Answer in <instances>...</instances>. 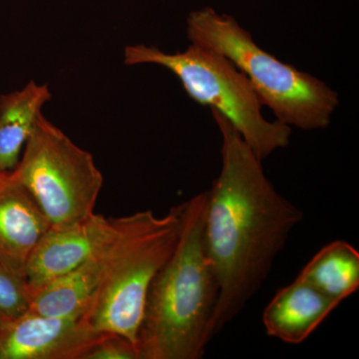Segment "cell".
<instances>
[{
	"mask_svg": "<svg viewBox=\"0 0 359 359\" xmlns=\"http://www.w3.org/2000/svg\"><path fill=\"white\" fill-rule=\"evenodd\" d=\"M212 114L222 135L221 172L207 191L205 218L219 287L214 339L261 289L304 214L276 190L238 130L217 111Z\"/></svg>",
	"mask_w": 359,
	"mask_h": 359,
	"instance_id": "1",
	"label": "cell"
},
{
	"mask_svg": "<svg viewBox=\"0 0 359 359\" xmlns=\"http://www.w3.org/2000/svg\"><path fill=\"white\" fill-rule=\"evenodd\" d=\"M205 208L207 191L183 203L178 242L146 297L138 359H201L212 339L219 287L205 245Z\"/></svg>",
	"mask_w": 359,
	"mask_h": 359,
	"instance_id": "2",
	"label": "cell"
},
{
	"mask_svg": "<svg viewBox=\"0 0 359 359\" xmlns=\"http://www.w3.org/2000/svg\"><path fill=\"white\" fill-rule=\"evenodd\" d=\"M187 36L191 43L230 59L276 121L306 131L330 126L339 94L318 78L264 51L233 16L211 7L194 11L187 20Z\"/></svg>",
	"mask_w": 359,
	"mask_h": 359,
	"instance_id": "3",
	"label": "cell"
},
{
	"mask_svg": "<svg viewBox=\"0 0 359 359\" xmlns=\"http://www.w3.org/2000/svg\"><path fill=\"white\" fill-rule=\"evenodd\" d=\"M124 63L171 71L191 99L223 115L262 161L290 145V127L264 117L263 104L248 78L219 52L191 43L185 51L167 53L136 44L125 48Z\"/></svg>",
	"mask_w": 359,
	"mask_h": 359,
	"instance_id": "4",
	"label": "cell"
},
{
	"mask_svg": "<svg viewBox=\"0 0 359 359\" xmlns=\"http://www.w3.org/2000/svg\"><path fill=\"white\" fill-rule=\"evenodd\" d=\"M182 210L183 203L164 217L150 210L132 215L121 249L81 318L90 327L136 346L149 287L178 242Z\"/></svg>",
	"mask_w": 359,
	"mask_h": 359,
	"instance_id": "5",
	"label": "cell"
},
{
	"mask_svg": "<svg viewBox=\"0 0 359 359\" xmlns=\"http://www.w3.org/2000/svg\"><path fill=\"white\" fill-rule=\"evenodd\" d=\"M11 174L55 229L92 216L104 183L91 153L78 147L42 113Z\"/></svg>",
	"mask_w": 359,
	"mask_h": 359,
	"instance_id": "6",
	"label": "cell"
},
{
	"mask_svg": "<svg viewBox=\"0 0 359 359\" xmlns=\"http://www.w3.org/2000/svg\"><path fill=\"white\" fill-rule=\"evenodd\" d=\"M105 334L82 318L28 311L0 327V359H84Z\"/></svg>",
	"mask_w": 359,
	"mask_h": 359,
	"instance_id": "7",
	"label": "cell"
},
{
	"mask_svg": "<svg viewBox=\"0 0 359 359\" xmlns=\"http://www.w3.org/2000/svg\"><path fill=\"white\" fill-rule=\"evenodd\" d=\"M120 224L121 218L93 214L74 226L49 229L26 266L30 294L83 263L117 233Z\"/></svg>",
	"mask_w": 359,
	"mask_h": 359,
	"instance_id": "8",
	"label": "cell"
},
{
	"mask_svg": "<svg viewBox=\"0 0 359 359\" xmlns=\"http://www.w3.org/2000/svg\"><path fill=\"white\" fill-rule=\"evenodd\" d=\"M131 221L132 215L121 217L117 233L83 263L33 292L29 311L43 316L81 318L121 249Z\"/></svg>",
	"mask_w": 359,
	"mask_h": 359,
	"instance_id": "9",
	"label": "cell"
},
{
	"mask_svg": "<svg viewBox=\"0 0 359 359\" xmlns=\"http://www.w3.org/2000/svg\"><path fill=\"white\" fill-rule=\"evenodd\" d=\"M51 228L29 192L11 174L0 178V266L25 280L33 250Z\"/></svg>",
	"mask_w": 359,
	"mask_h": 359,
	"instance_id": "10",
	"label": "cell"
},
{
	"mask_svg": "<svg viewBox=\"0 0 359 359\" xmlns=\"http://www.w3.org/2000/svg\"><path fill=\"white\" fill-rule=\"evenodd\" d=\"M339 304L297 278L278 290L263 313L269 337L287 344H301L316 332Z\"/></svg>",
	"mask_w": 359,
	"mask_h": 359,
	"instance_id": "11",
	"label": "cell"
},
{
	"mask_svg": "<svg viewBox=\"0 0 359 359\" xmlns=\"http://www.w3.org/2000/svg\"><path fill=\"white\" fill-rule=\"evenodd\" d=\"M51 97L47 85L34 81L0 96V173H11L18 166L42 107Z\"/></svg>",
	"mask_w": 359,
	"mask_h": 359,
	"instance_id": "12",
	"label": "cell"
},
{
	"mask_svg": "<svg viewBox=\"0 0 359 359\" xmlns=\"http://www.w3.org/2000/svg\"><path fill=\"white\" fill-rule=\"evenodd\" d=\"M297 278L340 304L358 290V250L346 241H334L314 255Z\"/></svg>",
	"mask_w": 359,
	"mask_h": 359,
	"instance_id": "13",
	"label": "cell"
},
{
	"mask_svg": "<svg viewBox=\"0 0 359 359\" xmlns=\"http://www.w3.org/2000/svg\"><path fill=\"white\" fill-rule=\"evenodd\" d=\"M30 309V292L25 278L0 266V313L9 320L20 318Z\"/></svg>",
	"mask_w": 359,
	"mask_h": 359,
	"instance_id": "14",
	"label": "cell"
},
{
	"mask_svg": "<svg viewBox=\"0 0 359 359\" xmlns=\"http://www.w3.org/2000/svg\"><path fill=\"white\" fill-rule=\"evenodd\" d=\"M84 359H138L136 346L119 334H106Z\"/></svg>",
	"mask_w": 359,
	"mask_h": 359,
	"instance_id": "15",
	"label": "cell"
},
{
	"mask_svg": "<svg viewBox=\"0 0 359 359\" xmlns=\"http://www.w3.org/2000/svg\"><path fill=\"white\" fill-rule=\"evenodd\" d=\"M7 318L6 316H2L1 313H0V327H1V325H4V321H6Z\"/></svg>",
	"mask_w": 359,
	"mask_h": 359,
	"instance_id": "16",
	"label": "cell"
},
{
	"mask_svg": "<svg viewBox=\"0 0 359 359\" xmlns=\"http://www.w3.org/2000/svg\"><path fill=\"white\" fill-rule=\"evenodd\" d=\"M6 174L0 173V178H2V177L6 176Z\"/></svg>",
	"mask_w": 359,
	"mask_h": 359,
	"instance_id": "17",
	"label": "cell"
}]
</instances>
